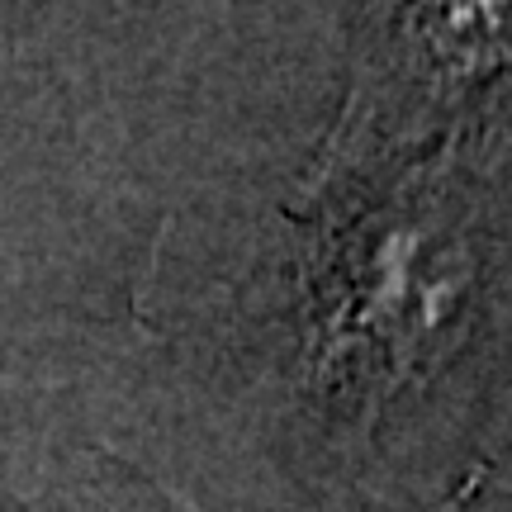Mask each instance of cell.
<instances>
[{
  "label": "cell",
  "mask_w": 512,
  "mask_h": 512,
  "mask_svg": "<svg viewBox=\"0 0 512 512\" xmlns=\"http://www.w3.org/2000/svg\"><path fill=\"white\" fill-rule=\"evenodd\" d=\"M489 422L508 427V437H498L494 451H484L494 475H489V489L479 498V512H512V370H508V380H503V389H498V403H494V413H489Z\"/></svg>",
  "instance_id": "1"
}]
</instances>
